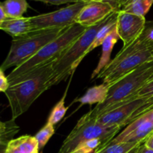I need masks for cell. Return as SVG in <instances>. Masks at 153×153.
Wrapping results in <instances>:
<instances>
[{
  "label": "cell",
  "instance_id": "obj_1",
  "mask_svg": "<svg viewBox=\"0 0 153 153\" xmlns=\"http://www.w3.org/2000/svg\"><path fill=\"white\" fill-rule=\"evenodd\" d=\"M54 61L38 67L9 84L4 92L11 110L12 119L16 120L28 110L34 102L51 88Z\"/></svg>",
  "mask_w": 153,
  "mask_h": 153
},
{
  "label": "cell",
  "instance_id": "obj_2",
  "mask_svg": "<svg viewBox=\"0 0 153 153\" xmlns=\"http://www.w3.org/2000/svg\"><path fill=\"white\" fill-rule=\"evenodd\" d=\"M152 80L153 61H149L117 82L108 85L109 91L105 101L102 104L97 105L94 109L83 115L80 120L85 121L95 120L101 115L137 97L139 91Z\"/></svg>",
  "mask_w": 153,
  "mask_h": 153
},
{
  "label": "cell",
  "instance_id": "obj_3",
  "mask_svg": "<svg viewBox=\"0 0 153 153\" xmlns=\"http://www.w3.org/2000/svg\"><path fill=\"white\" fill-rule=\"evenodd\" d=\"M153 48L137 39L128 46H123L97 76L103 83L111 85L134 71L143 64L151 61Z\"/></svg>",
  "mask_w": 153,
  "mask_h": 153
},
{
  "label": "cell",
  "instance_id": "obj_4",
  "mask_svg": "<svg viewBox=\"0 0 153 153\" xmlns=\"http://www.w3.org/2000/svg\"><path fill=\"white\" fill-rule=\"evenodd\" d=\"M86 28L78 23L68 27L59 37L46 44L34 56L19 67H15L7 76L9 84L38 67L55 61L83 34Z\"/></svg>",
  "mask_w": 153,
  "mask_h": 153
},
{
  "label": "cell",
  "instance_id": "obj_5",
  "mask_svg": "<svg viewBox=\"0 0 153 153\" xmlns=\"http://www.w3.org/2000/svg\"><path fill=\"white\" fill-rule=\"evenodd\" d=\"M67 28L36 31L22 37L13 38L10 51L0 66V69L4 71L10 67H19L26 62L46 44L59 37Z\"/></svg>",
  "mask_w": 153,
  "mask_h": 153
},
{
  "label": "cell",
  "instance_id": "obj_6",
  "mask_svg": "<svg viewBox=\"0 0 153 153\" xmlns=\"http://www.w3.org/2000/svg\"><path fill=\"white\" fill-rule=\"evenodd\" d=\"M108 16L100 23L87 28L83 34L54 61L52 65L53 73L49 81L51 87L65 80L75 71L85 58V52Z\"/></svg>",
  "mask_w": 153,
  "mask_h": 153
},
{
  "label": "cell",
  "instance_id": "obj_7",
  "mask_svg": "<svg viewBox=\"0 0 153 153\" xmlns=\"http://www.w3.org/2000/svg\"><path fill=\"white\" fill-rule=\"evenodd\" d=\"M119 126H107L97 120L85 121L79 120L64 140L58 153H73L77 146L90 140L103 138L111 140L120 130Z\"/></svg>",
  "mask_w": 153,
  "mask_h": 153
},
{
  "label": "cell",
  "instance_id": "obj_8",
  "mask_svg": "<svg viewBox=\"0 0 153 153\" xmlns=\"http://www.w3.org/2000/svg\"><path fill=\"white\" fill-rule=\"evenodd\" d=\"M153 108V96L136 97L119 107L101 115L95 120L107 126H128Z\"/></svg>",
  "mask_w": 153,
  "mask_h": 153
},
{
  "label": "cell",
  "instance_id": "obj_9",
  "mask_svg": "<svg viewBox=\"0 0 153 153\" xmlns=\"http://www.w3.org/2000/svg\"><path fill=\"white\" fill-rule=\"evenodd\" d=\"M88 1L73 3L67 7L46 13L30 16L32 31L52 28H68L76 23V19Z\"/></svg>",
  "mask_w": 153,
  "mask_h": 153
},
{
  "label": "cell",
  "instance_id": "obj_10",
  "mask_svg": "<svg viewBox=\"0 0 153 153\" xmlns=\"http://www.w3.org/2000/svg\"><path fill=\"white\" fill-rule=\"evenodd\" d=\"M144 16H137L123 10L118 11L117 19V32L123 42V46L134 43L141 35L145 25Z\"/></svg>",
  "mask_w": 153,
  "mask_h": 153
},
{
  "label": "cell",
  "instance_id": "obj_11",
  "mask_svg": "<svg viewBox=\"0 0 153 153\" xmlns=\"http://www.w3.org/2000/svg\"><path fill=\"white\" fill-rule=\"evenodd\" d=\"M147 113L128 124L122 132L114 137L107 144L127 142L144 143L146 139L153 131V123L149 120Z\"/></svg>",
  "mask_w": 153,
  "mask_h": 153
},
{
  "label": "cell",
  "instance_id": "obj_12",
  "mask_svg": "<svg viewBox=\"0 0 153 153\" xmlns=\"http://www.w3.org/2000/svg\"><path fill=\"white\" fill-rule=\"evenodd\" d=\"M116 11L111 4L102 1H90L81 10L76 19V23L85 28L94 26Z\"/></svg>",
  "mask_w": 153,
  "mask_h": 153
},
{
  "label": "cell",
  "instance_id": "obj_13",
  "mask_svg": "<svg viewBox=\"0 0 153 153\" xmlns=\"http://www.w3.org/2000/svg\"><path fill=\"white\" fill-rule=\"evenodd\" d=\"M0 30L5 31L13 38L22 37L33 32L30 17L7 18L0 26Z\"/></svg>",
  "mask_w": 153,
  "mask_h": 153
},
{
  "label": "cell",
  "instance_id": "obj_14",
  "mask_svg": "<svg viewBox=\"0 0 153 153\" xmlns=\"http://www.w3.org/2000/svg\"><path fill=\"white\" fill-rule=\"evenodd\" d=\"M39 146L34 136L23 135L12 139L7 144V153H37Z\"/></svg>",
  "mask_w": 153,
  "mask_h": 153
},
{
  "label": "cell",
  "instance_id": "obj_15",
  "mask_svg": "<svg viewBox=\"0 0 153 153\" xmlns=\"http://www.w3.org/2000/svg\"><path fill=\"white\" fill-rule=\"evenodd\" d=\"M119 38V35H118L117 32V28H115L114 30H113L109 34V35L104 40V42L102 44V49L101 57H100V59L99 61L97 67L93 71L92 75H91V79H93L95 77H97L100 74V72L110 62L111 52Z\"/></svg>",
  "mask_w": 153,
  "mask_h": 153
},
{
  "label": "cell",
  "instance_id": "obj_16",
  "mask_svg": "<svg viewBox=\"0 0 153 153\" xmlns=\"http://www.w3.org/2000/svg\"><path fill=\"white\" fill-rule=\"evenodd\" d=\"M108 91L109 86L107 84L102 83V85H96L89 88L82 97L78 99L77 102L82 105L88 104L90 105L102 104L105 101Z\"/></svg>",
  "mask_w": 153,
  "mask_h": 153
},
{
  "label": "cell",
  "instance_id": "obj_17",
  "mask_svg": "<svg viewBox=\"0 0 153 153\" xmlns=\"http://www.w3.org/2000/svg\"><path fill=\"white\" fill-rule=\"evenodd\" d=\"M117 14L118 11H114L108 16L107 21L102 26V28L99 30L97 32V35H96L95 38H94V41L91 43L90 47L88 48V50L86 51L85 54V57L87 55L92 52L94 49L97 48L98 46H102L104 40H105L106 37L109 35L111 32L113 30H114L117 27Z\"/></svg>",
  "mask_w": 153,
  "mask_h": 153
},
{
  "label": "cell",
  "instance_id": "obj_18",
  "mask_svg": "<svg viewBox=\"0 0 153 153\" xmlns=\"http://www.w3.org/2000/svg\"><path fill=\"white\" fill-rule=\"evenodd\" d=\"M28 0H4L0 4L7 18H20L27 11Z\"/></svg>",
  "mask_w": 153,
  "mask_h": 153
},
{
  "label": "cell",
  "instance_id": "obj_19",
  "mask_svg": "<svg viewBox=\"0 0 153 153\" xmlns=\"http://www.w3.org/2000/svg\"><path fill=\"white\" fill-rule=\"evenodd\" d=\"M143 143L141 142L109 143L94 153H132L134 149Z\"/></svg>",
  "mask_w": 153,
  "mask_h": 153
},
{
  "label": "cell",
  "instance_id": "obj_20",
  "mask_svg": "<svg viewBox=\"0 0 153 153\" xmlns=\"http://www.w3.org/2000/svg\"><path fill=\"white\" fill-rule=\"evenodd\" d=\"M19 131V127L15 123V120L11 119L6 122L0 120V143L7 144Z\"/></svg>",
  "mask_w": 153,
  "mask_h": 153
},
{
  "label": "cell",
  "instance_id": "obj_21",
  "mask_svg": "<svg viewBox=\"0 0 153 153\" xmlns=\"http://www.w3.org/2000/svg\"><path fill=\"white\" fill-rule=\"evenodd\" d=\"M152 4L153 0H133L120 10L145 17Z\"/></svg>",
  "mask_w": 153,
  "mask_h": 153
},
{
  "label": "cell",
  "instance_id": "obj_22",
  "mask_svg": "<svg viewBox=\"0 0 153 153\" xmlns=\"http://www.w3.org/2000/svg\"><path fill=\"white\" fill-rule=\"evenodd\" d=\"M66 94H67V93L64 94L61 100L55 105V107L52 110L49 118H48V123L51 124L52 126L56 125L58 123H59L61 120V119H63L65 114L67 113L68 107L65 106Z\"/></svg>",
  "mask_w": 153,
  "mask_h": 153
},
{
  "label": "cell",
  "instance_id": "obj_23",
  "mask_svg": "<svg viewBox=\"0 0 153 153\" xmlns=\"http://www.w3.org/2000/svg\"><path fill=\"white\" fill-rule=\"evenodd\" d=\"M55 133V128L54 126L49 123H46L37 134H35V138L37 140L39 146V149H41L46 146V143L52 137Z\"/></svg>",
  "mask_w": 153,
  "mask_h": 153
},
{
  "label": "cell",
  "instance_id": "obj_24",
  "mask_svg": "<svg viewBox=\"0 0 153 153\" xmlns=\"http://www.w3.org/2000/svg\"><path fill=\"white\" fill-rule=\"evenodd\" d=\"M138 40L146 46L153 48V20L146 22L144 29Z\"/></svg>",
  "mask_w": 153,
  "mask_h": 153
},
{
  "label": "cell",
  "instance_id": "obj_25",
  "mask_svg": "<svg viewBox=\"0 0 153 153\" xmlns=\"http://www.w3.org/2000/svg\"><path fill=\"white\" fill-rule=\"evenodd\" d=\"M153 96V80L145 85L137 94V97H151Z\"/></svg>",
  "mask_w": 153,
  "mask_h": 153
},
{
  "label": "cell",
  "instance_id": "obj_26",
  "mask_svg": "<svg viewBox=\"0 0 153 153\" xmlns=\"http://www.w3.org/2000/svg\"><path fill=\"white\" fill-rule=\"evenodd\" d=\"M33 1H41V2L46 3V4H55V5H59V4H67V3H76L78 1H84V0H33Z\"/></svg>",
  "mask_w": 153,
  "mask_h": 153
},
{
  "label": "cell",
  "instance_id": "obj_27",
  "mask_svg": "<svg viewBox=\"0 0 153 153\" xmlns=\"http://www.w3.org/2000/svg\"><path fill=\"white\" fill-rule=\"evenodd\" d=\"M9 88L7 78L4 76V71L0 69V92H5Z\"/></svg>",
  "mask_w": 153,
  "mask_h": 153
},
{
  "label": "cell",
  "instance_id": "obj_28",
  "mask_svg": "<svg viewBox=\"0 0 153 153\" xmlns=\"http://www.w3.org/2000/svg\"><path fill=\"white\" fill-rule=\"evenodd\" d=\"M86 1H102V2L108 3L109 4L114 7L116 11H120L119 10V5H118V0H86Z\"/></svg>",
  "mask_w": 153,
  "mask_h": 153
},
{
  "label": "cell",
  "instance_id": "obj_29",
  "mask_svg": "<svg viewBox=\"0 0 153 153\" xmlns=\"http://www.w3.org/2000/svg\"><path fill=\"white\" fill-rule=\"evenodd\" d=\"M132 153H153V150L146 147L144 144H141L137 149H134Z\"/></svg>",
  "mask_w": 153,
  "mask_h": 153
},
{
  "label": "cell",
  "instance_id": "obj_30",
  "mask_svg": "<svg viewBox=\"0 0 153 153\" xmlns=\"http://www.w3.org/2000/svg\"><path fill=\"white\" fill-rule=\"evenodd\" d=\"M143 144L148 147L149 149L153 150V131L149 134V137L146 139V140L144 141Z\"/></svg>",
  "mask_w": 153,
  "mask_h": 153
},
{
  "label": "cell",
  "instance_id": "obj_31",
  "mask_svg": "<svg viewBox=\"0 0 153 153\" xmlns=\"http://www.w3.org/2000/svg\"><path fill=\"white\" fill-rule=\"evenodd\" d=\"M133 0H118V5H119V10H122L123 7L128 5L129 3H131Z\"/></svg>",
  "mask_w": 153,
  "mask_h": 153
},
{
  "label": "cell",
  "instance_id": "obj_32",
  "mask_svg": "<svg viewBox=\"0 0 153 153\" xmlns=\"http://www.w3.org/2000/svg\"><path fill=\"white\" fill-rule=\"evenodd\" d=\"M7 16H6L5 13H4V10H3L2 7H1V5L0 4V26H1V25L2 24V22H4V20H5L6 19H7Z\"/></svg>",
  "mask_w": 153,
  "mask_h": 153
},
{
  "label": "cell",
  "instance_id": "obj_33",
  "mask_svg": "<svg viewBox=\"0 0 153 153\" xmlns=\"http://www.w3.org/2000/svg\"><path fill=\"white\" fill-rule=\"evenodd\" d=\"M6 149H7V144L0 143V153H7Z\"/></svg>",
  "mask_w": 153,
  "mask_h": 153
},
{
  "label": "cell",
  "instance_id": "obj_34",
  "mask_svg": "<svg viewBox=\"0 0 153 153\" xmlns=\"http://www.w3.org/2000/svg\"><path fill=\"white\" fill-rule=\"evenodd\" d=\"M147 114H148V116H149V120H150L153 123V108L152 109V110L149 111Z\"/></svg>",
  "mask_w": 153,
  "mask_h": 153
},
{
  "label": "cell",
  "instance_id": "obj_35",
  "mask_svg": "<svg viewBox=\"0 0 153 153\" xmlns=\"http://www.w3.org/2000/svg\"><path fill=\"white\" fill-rule=\"evenodd\" d=\"M151 61H153V57L152 58V59H151Z\"/></svg>",
  "mask_w": 153,
  "mask_h": 153
},
{
  "label": "cell",
  "instance_id": "obj_36",
  "mask_svg": "<svg viewBox=\"0 0 153 153\" xmlns=\"http://www.w3.org/2000/svg\"><path fill=\"white\" fill-rule=\"evenodd\" d=\"M37 153H39V152H37Z\"/></svg>",
  "mask_w": 153,
  "mask_h": 153
}]
</instances>
